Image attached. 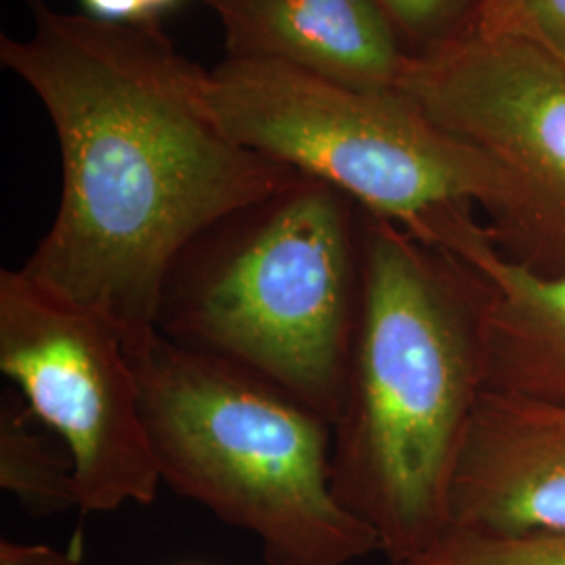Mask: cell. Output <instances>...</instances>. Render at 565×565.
<instances>
[{
  "instance_id": "2e32d148",
  "label": "cell",
  "mask_w": 565,
  "mask_h": 565,
  "mask_svg": "<svg viewBox=\"0 0 565 565\" xmlns=\"http://www.w3.org/2000/svg\"><path fill=\"white\" fill-rule=\"evenodd\" d=\"M84 11L93 20L105 23H153L147 20L141 0H81Z\"/></svg>"
},
{
  "instance_id": "9a60e30c",
  "label": "cell",
  "mask_w": 565,
  "mask_h": 565,
  "mask_svg": "<svg viewBox=\"0 0 565 565\" xmlns=\"http://www.w3.org/2000/svg\"><path fill=\"white\" fill-rule=\"evenodd\" d=\"M0 565H78L70 555L46 545L0 543Z\"/></svg>"
},
{
  "instance_id": "e0dca14e",
  "label": "cell",
  "mask_w": 565,
  "mask_h": 565,
  "mask_svg": "<svg viewBox=\"0 0 565 565\" xmlns=\"http://www.w3.org/2000/svg\"><path fill=\"white\" fill-rule=\"evenodd\" d=\"M182 0H141L142 11L149 21H160L166 11L174 9Z\"/></svg>"
},
{
  "instance_id": "7c38bea8",
  "label": "cell",
  "mask_w": 565,
  "mask_h": 565,
  "mask_svg": "<svg viewBox=\"0 0 565 565\" xmlns=\"http://www.w3.org/2000/svg\"><path fill=\"white\" fill-rule=\"evenodd\" d=\"M392 565H565V534L486 536L448 530L415 557Z\"/></svg>"
},
{
  "instance_id": "9c48e42d",
  "label": "cell",
  "mask_w": 565,
  "mask_h": 565,
  "mask_svg": "<svg viewBox=\"0 0 565 565\" xmlns=\"http://www.w3.org/2000/svg\"><path fill=\"white\" fill-rule=\"evenodd\" d=\"M424 242L478 277L486 390L565 404V273L541 275L507 258L473 207L438 221Z\"/></svg>"
},
{
  "instance_id": "8fae6325",
  "label": "cell",
  "mask_w": 565,
  "mask_h": 565,
  "mask_svg": "<svg viewBox=\"0 0 565 565\" xmlns=\"http://www.w3.org/2000/svg\"><path fill=\"white\" fill-rule=\"evenodd\" d=\"M30 406L18 394L0 403V486L34 518L78 509L74 463L34 427Z\"/></svg>"
},
{
  "instance_id": "7a4b0ae2",
  "label": "cell",
  "mask_w": 565,
  "mask_h": 565,
  "mask_svg": "<svg viewBox=\"0 0 565 565\" xmlns=\"http://www.w3.org/2000/svg\"><path fill=\"white\" fill-rule=\"evenodd\" d=\"M361 254L333 490L396 564L450 530L455 471L486 390L480 285L452 254L364 210Z\"/></svg>"
},
{
  "instance_id": "5bb4252c",
  "label": "cell",
  "mask_w": 565,
  "mask_h": 565,
  "mask_svg": "<svg viewBox=\"0 0 565 565\" xmlns=\"http://www.w3.org/2000/svg\"><path fill=\"white\" fill-rule=\"evenodd\" d=\"M473 23L520 34L565 60V0H486Z\"/></svg>"
},
{
  "instance_id": "277c9868",
  "label": "cell",
  "mask_w": 565,
  "mask_h": 565,
  "mask_svg": "<svg viewBox=\"0 0 565 565\" xmlns=\"http://www.w3.org/2000/svg\"><path fill=\"white\" fill-rule=\"evenodd\" d=\"M162 484L249 532L266 565L384 553L333 490V425L277 385L156 331L130 350Z\"/></svg>"
},
{
  "instance_id": "3957f363",
  "label": "cell",
  "mask_w": 565,
  "mask_h": 565,
  "mask_svg": "<svg viewBox=\"0 0 565 565\" xmlns=\"http://www.w3.org/2000/svg\"><path fill=\"white\" fill-rule=\"evenodd\" d=\"M361 302V207L300 174L182 252L158 331L277 385L335 425Z\"/></svg>"
},
{
  "instance_id": "4fadbf2b",
  "label": "cell",
  "mask_w": 565,
  "mask_h": 565,
  "mask_svg": "<svg viewBox=\"0 0 565 565\" xmlns=\"http://www.w3.org/2000/svg\"><path fill=\"white\" fill-rule=\"evenodd\" d=\"M411 55H422L467 32L486 0H380Z\"/></svg>"
},
{
  "instance_id": "ba28073f",
  "label": "cell",
  "mask_w": 565,
  "mask_h": 565,
  "mask_svg": "<svg viewBox=\"0 0 565 565\" xmlns=\"http://www.w3.org/2000/svg\"><path fill=\"white\" fill-rule=\"evenodd\" d=\"M450 530L565 534V404L484 390L452 480Z\"/></svg>"
},
{
  "instance_id": "5b68a950",
  "label": "cell",
  "mask_w": 565,
  "mask_h": 565,
  "mask_svg": "<svg viewBox=\"0 0 565 565\" xmlns=\"http://www.w3.org/2000/svg\"><path fill=\"white\" fill-rule=\"evenodd\" d=\"M205 103L226 137L340 189L361 210L422 237L459 207L492 216L503 168L401 90H356L279 61L226 57Z\"/></svg>"
},
{
  "instance_id": "30bf717a",
  "label": "cell",
  "mask_w": 565,
  "mask_h": 565,
  "mask_svg": "<svg viewBox=\"0 0 565 565\" xmlns=\"http://www.w3.org/2000/svg\"><path fill=\"white\" fill-rule=\"evenodd\" d=\"M226 55L279 61L356 90H398L411 60L380 0H223Z\"/></svg>"
},
{
  "instance_id": "8992f818",
  "label": "cell",
  "mask_w": 565,
  "mask_h": 565,
  "mask_svg": "<svg viewBox=\"0 0 565 565\" xmlns=\"http://www.w3.org/2000/svg\"><path fill=\"white\" fill-rule=\"evenodd\" d=\"M398 90L503 168L507 200L488 216L507 258L565 273V60L520 34L473 23L411 55Z\"/></svg>"
},
{
  "instance_id": "6da1fadb",
  "label": "cell",
  "mask_w": 565,
  "mask_h": 565,
  "mask_svg": "<svg viewBox=\"0 0 565 565\" xmlns=\"http://www.w3.org/2000/svg\"><path fill=\"white\" fill-rule=\"evenodd\" d=\"M28 39L0 63L53 121L63 184L55 221L21 270L118 327L128 352L158 331L163 287L210 226L300 177L226 137L207 72L153 23H105L25 0Z\"/></svg>"
},
{
  "instance_id": "52a82bcc",
  "label": "cell",
  "mask_w": 565,
  "mask_h": 565,
  "mask_svg": "<svg viewBox=\"0 0 565 565\" xmlns=\"http://www.w3.org/2000/svg\"><path fill=\"white\" fill-rule=\"evenodd\" d=\"M0 371L67 450L82 513L153 503L162 476L116 324L4 268Z\"/></svg>"
},
{
  "instance_id": "ac0fdd59",
  "label": "cell",
  "mask_w": 565,
  "mask_h": 565,
  "mask_svg": "<svg viewBox=\"0 0 565 565\" xmlns=\"http://www.w3.org/2000/svg\"><path fill=\"white\" fill-rule=\"evenodd\" d=\"M205 2H207L210 7H216V4H218V2H223V0H205Z\"/></svg>"
}]
</instances>
